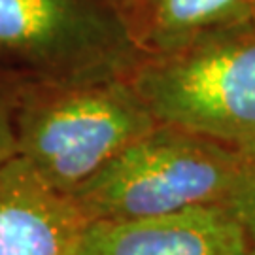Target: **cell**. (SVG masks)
Returning <instances> with one entry per match:
<instances>
[{"label": "cell", "mask_w": 255, "mask_h": 255, "mask_svg": "<svg viewBox=\"0 0 255 255\" xmlns=\"http://www.w3.org/2000/svg\"><path fill=\"white\" fill-rule=\"evenodd\" d=\"M155 125L127 76L15 85V155L59 191L82 187Z\"/></svg>", "instance_id": "6da1fadb"}, {"label": "cell", "mask_w": 255, "mask_h": 255, "mask_svg": "<svg viewBox=\"0 0 255 255\" xmlns=\"http://www.w3.org/2000/svg\"><path fill=\"white\" fill-rule=\"evenodd\" d=\"M157 123L216 140L255 161V23L219 30L127 74Z\"/></svg>", "instance_id": "7a4b0ae2"}, {"label": "cell", "mask_w": 255, "mask_h": 255, "mask_svg": "<svg viewBox=\"0 0 255 255\" xmlns=\"http://www.w3.org/2000/svg\"><path fill=\"white\" fill-rule=\"evenodd\" d=\"M255 161L216 140L157 123L70 193L89 221L229 204Z\"/></svg>", "instance_id": "3957f363"}, {"label": "cell", "mask_w": 255, "mask_h": 255, "mask_svg": "<svg viewBox=\"0 0 255 255\" xmlns=\"http://www.w3.org/2000/svg\"><path fill=\"white\" fill-rule=\"evenodd\" d=\"M140 59L106 0H0V76L17 83L127 76Z\"/></svg>", "instance_id": "277c9868"}, {"label": "cell", "mask_w": 255, "mask_h": 255, "mask_svg": "<svg viewBox=\"0 0 255 255\" xmlns=\"http://www.w3.org/2000/svg\"><path fill=\"white\" fill-rule=\"evenodd\" d=\"M252 240L229 204L93 221L76 255H246Z\"/></svg>", "instance_id": "5b68a950"}, {"label": "cell", "mask_w": 255, "mask_h": 255, "mask_svg": "<svg viewBox=\"0 0 255 255\" xmlns=\"http://www.w3.org/2000/svg\"><path fill=\"white\" fill-rule=\"evenodd\" d=\"M89 225L72 195L23 157L0 166V255H74Z\"/></svg>", "instance_id": "8992f818"}, {"label": "cell", "mask_w": 255, "mask_h": 255, "mask_svg": "<svg viewBox=\"0 0 255 255\" xmlns=\"http://www.w3.org/2000/svg\"><path fill=\"white\" fill-rule=\"evenodd\" d=\"M118 11L140 55L166 53L255 23V0H121Z\"/></svg>", "instance_id": "52a82bcc"}, {"label": "cell", "mask_w": 255, "mask_h": 255, "mask_svg": "<svg viewBox=\"0 0 255 255\" xmlns=\"http://www.w3.org/2000/svg\"><path fill=\"white\" fill-rule=\"evenodd\" d=\"M17 82L0 76V166L15 155L13 146V127H11V112Z\"/></svg>", "instance_id": "ba28073f"}, {"label": "cell", "mask_w": 255, "mask_h": 255, "mask_svg": "<svg viewBox=\"0 0 255 255\" xmlns=\"http://www.w3.org/2000/svg\"><path fill=\"white\" fill-rule=\"evenodd\" d=\"M229 206L237 212V216L250 235L252 246H255V163L248 170L244 182L240 183Z\"/></svg>", "instance_id": "9c48e42d"}, {"label": "cell", "mask_w": 255, "mask_h": 255, "mask_svg": "<svg viewBox=\"0 0 255 255\" xmlns=\"http://www.w3.org/2000/svg\"><path fill=\"white\" fill-rule=\"evenodd\" d=\"M106 2H110V4H114L116 8H119V4H121V0H106Z\"/></svg>", "instance_id": "30bf717a"}, {"label": "cell", "mask_w": 255, "mask_h": 255, "mask_svg": "<svg viewBox=\"0 0 255 255\" xmlns=\"http://www.w3.org/2000/svg\"><path fill=\"white\" fill-rule=\"evenodd\" d=\"M246 255H255V246H252V250H250Z\"/></svg>", "instance_id": "8fae6325"}, {"label": "cell", "mask_w": 255, "mask_h": 255, "mask_svg": "<svg viewBox=\"0 0 255 255\" xmlns=\"http://www.w3.org/2000/svg\"><path fill=\"white\" fill-rule=\"evenodd\" d=\"M74 255H76V254H74Z\"/></svg>", "instance_id": "7c38bea8"}]
</instances>
